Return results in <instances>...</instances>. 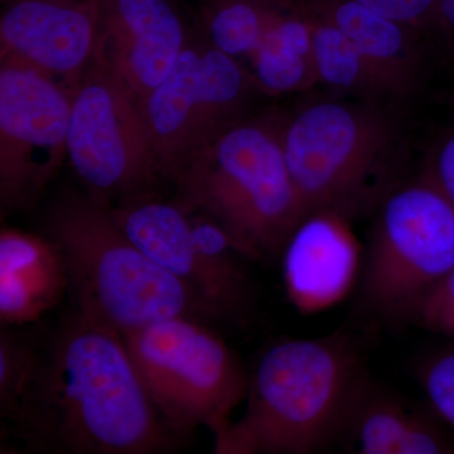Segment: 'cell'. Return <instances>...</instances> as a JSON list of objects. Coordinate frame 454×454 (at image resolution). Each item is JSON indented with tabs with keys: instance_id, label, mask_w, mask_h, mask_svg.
<instances>
[{
	"instance_id": "22",
	"label": "cell",
	"mask_w": 454,
	"mask_h": 454,
	"mask_svg": "<svg viewBox=\"0 0 454 454\" xmlns=\"http://www.w3.org/2000/svg\"><path fill=\"white\" fill-rule=\"evenodd\" d=\"M35 348L11 333L0 336V403L3 411L13 417L31 375Z\"/></svg>"
},
{
	"instance_id": "16",
	"label": "cell",
	"mask_w": 454,
	"mask_h": 454,
	"mask_svg": "<svg viewBox=\"0 0 454 454\" xmlns=\"http://www.w3.org/2000/svg\"><path fill=\"white\" fill-rule=\"evenodd\" d=\"M357 454H454V435L428 405H418L367 376L339 443Z\"/></svg>"
},
{
	"instance_id": "1",
	"label": "cell",
	"mask_w": 454,
	"mask_h": 454,
	"mask_svg": "<svg viewBox=\"0 0 454 454\" xmlns=\"http://www.w3.org/2000/svg\"><path fill=\"white\" fill-rule=\"evenodd\" d=\"M121 333L77 310L46 348L13 418L33 446L73 454H151L170 447Z\"/></svg>"
},
{
	"instance_id": "26",
	"label": "cell",
	"mask_w": 454,
	"mask_h": 454,
	"mask_svg": "<svg viewBox=\"0 0 454 454\" xmlns=\"http://www.w3.org/2000/svg\"><path fill=\"white\" fill-rule=\"evenodd\" d=\"M439 23L441 62L454 71V0H439Z\"/></svg>"
},
{
	"instance_id": "23",
	"label": "cell",
	"mask_w": 454,
	"mask_h": 454,
	"mask_svg": "<svg viewBox=\"0 0 454 454\" xmlns=\"http://www.w3.org/2000/svg\"><path fill=\"white\" fill-rule=\"evenodd\" d=\"M423 35L439 59V0H354Z\"/></svg>"
},
{
	"instance_id": "24",
	"label": "cell",
	"mask_w": 454,
	"mask_h": 454,
	"mask_svg": "<svg viewBox=\"0 0 454 454\" xmlns=\"http://www.w3.org/2000/svg\"><path fill=\"white\" fill-rule=\"evenodd\" d=\"M411 324L454 340V269L418 304Z\"/></svg>"
},
{
	"instance_id": "25",
	"label": "cell",
	"mask_w": 454,
	"mask_h": 454,
	"mask_svg": "<svg viewBox=\"0 0 454 454\" xmlns=\"http://www.w3.org/2000/svg\"><path fill=\"white\" fill-rule=\"evenodd\" d=\"M422 173L454 206V121L433 143Z\"/></svg>"
},
{
	"instance_id": "7",
	"label": "cell",
	"mask_w": 454,
	"mask_h": 454,
	"mask_svg": "<svg viewBox=\"0 0 454 454\" xmlns=\"http://www.w3.org/2000/svg\"><path fill=\"white\" fill-rule=\"evenodd\" d=\"M143 387L169 428L217 434L247 396L234 351L193 318H170L121 334Z\"/></svg>"
},
{
	"instance_id": "4",
	"label": "cell",
	"mask_w": 454,
	"mask_h": 454,
	"mask_svg": "<svg viewBox=\"0 0 454 454\" xmlns=\"http://www.w3.org/2000/svg\"><path fill=\"white\" fill-rule=\"evenodd\" d=\"M46 235L59 247L79 312L124 334L170 318H219L186 284L153 262L92 196L53 206Z\"/></svg>"
},
{
	"instance_id": "18",
	"label": "cell",
	"mask_w": 454,
	"mask_h": 454,
	"mask_svg": "<svg viewBox=\"0 0 454 454\" xmlns=\"http://www.w3.org/2000/svg\"><path fill=\"white\" fill-rule=\"evenodd\" d=\"M247 62L245 67L262 94L303 92L318 83L312 28L294 0Z\"/></svg>"
},
{
	"instance_id": "6",
	"label": "cell",
	"mask_w": 454,
	"mask_h": 454,
	"mask_svg": "<svg viewBox=\"0 0 454 454\" xmlns=\"http://www.w3.org/2000/svg\"><path fill=\"white\" fill-rule=\"evenodd\" d=\"M372 215L358 283L363 303L387 322L411 324L454 269V206L422 173L391 188Z\"/></svg>"
},
{
	"instance_id": "19",
	"label": "cell",
	"mask_w": 454,
	"mask_h": 454,
	"mask_svg": "<svg viewBox=\"0 0 454 454\" xmlns=\"http://www.w3.org/2000/svg\"><path fill=\"white\" fill-rule=\"evenodd\" d=\"M291 0H200L203 37L215 49L247 62Z\"/></svg>"
},
{
	"instance_id": "3",
	"label": "cell",
	"mask_w": 454,
	"mask_h": 454,
	"mask_svg": "<svg viewBox=\"0 0 454 454\" xmlns=\"http://www.w3.org/2000/svg\"><path fill=\"white\" fill-rule=\"evenodd\" d=\"M283 112L249 114L169 178L178 201L226 230L250 260L276 258L306 216L283 148Z\"/></svg>"
},
{
	"instance_id": "13",
	"label": "cell",
	"mask_w": 454,
	"mask_h": 454,
	"mask_svg": "<svg viewBox=\"0 0 454 454\" xmlns=\"http://www.w3.org/2000/svg\"><path fill=\"white\" fill-rule=\"evenodd\" d=\"M188 41L184 20L168 0H101L95 59L139 104L166 79Z\"/></svg>"
},
{
	"instance_id": "11",
	"label": "cell",
	"mask_w": 454,
	"mask_h": 454,
	"mask_svg": "<svg viewBox=\"0 0 454 454\" xmlns=\"http://www.w3.org/2000/svg\"><path fill=\"white\" fill-rule=\"evenodd\" d=\"M73 90L46 74L0 64V203L23 210L40 200L67 158Z\"/></svg>"
},
{
	"instance_id": "21",
	"label": "cell",
	"mask_w": 454,
	"mask_h": 454,
	"mask_svg": "<svg viewBox=\"0 0 454 454\" xmlns=\"http://www.w3.org/2000/svg\"><path fill=\"white\" fill-rule=\"evenodd\" d=\"M417 380L426 404L454 435V343L427 355L417 366Z\"/></svg>"
},
{
	"instance_id": "20",
	"label": "cell",
	"mask_w": 454,
	"mask_h": 454,
	"mask_svg": "<svg viewBox=\"0 0 454 454\" xmlns=\"http://www.w3.org/2000/svg\"><path fill=\"white\" fill-rule=\"evenodd\" d=\"M304 14L309 18L312 28L313 55L318 83L337 92L339 97L397 106L391 101L380 80L367 64L365 57L345 33L306 12Z\"/></svg>"
},
{
	"instance_id": "10",
	"label": "cell",
	"mask_w": 454,
	"mask_h": 454,
	"mask_svg": "<svg viewBox=\"0 0 454 454\" xmlns=\"http://www.w3.org/2000/svg\"><path fill=\"white\" fill-rule=\"evenodd\" d=\"M67 160L106 205L137 197L162 175L138 101L97 59L73 90Z\"/></svg>"
},
{
	"instance_id": "5",
	"label": "cell",
	"mask_w": 454,
	"mask_h": 454,
	"mask_svg": "<svg viewBox=\"0 0 454 454\" xmlns=\"http://www.w3.org/2000/svg\"><path fill=\"white\" fill-rule=\"evenodd\" d=\"M397 109L333 97L284 113V155L306 215L333 211L354 221L375 211L396 184Z\"/></svg>"
},
{
	"instance_id": "8",
	"label": "cell",
	"mask_w": 454,
	"mask_h": 454,
	"mask_svg": "<svg viewBox=\"0 0 454 454\" xmlns=\"http://www.w3.org/2000/svg\"><path fill=\"white\" fill-rule=\"evenodd\" d=\"M259 89L238 59L201 35L188 41L178 61L139 104L162 175L232 122L249 115Z\"/></svg>"
},
{
	"instance_id": "17",
	"label": "cell",
	"mask_w": 454,
	"mask_h": 454,
	"mask_svg": "<svg viewBox=\"0 0 454 454\" xmlns=\"http://www.w3.org/2000/svg\"><path fill=\"white\" fill-rule=\"evenodd\" d=\"M68 291L59 247L49 236L11 227L0 232V321L20 325L46 315Z\"/></svg>"
},
{
	"instance_id": "14",
	"label": "cell",
	"mask_w": 454,
	"mask_h": 454,
	"mask_svg": "<svg viewBox=\"0 0 454 454\" xmlns=\"http://www.w3.org/2000/svg\"><path fill=\"white\" fill-rule=\"evenodd\" d=\"M352 223L337 212H309L284 245V288L301 315L333 309L358 286L365 247Z\"/></svg>"
},
{
	"instance_id": "2",
	"label": "cell",
	"mask_w": 454,
	"mask_h": 454,
	"mask_svg": "<svg viewBox=\"0 0 454 454\" xmlns=\"http://www.w3.org/2000/svg\"><path fill=\"white\" fill-rule=\"evenodd\" d=\"M369 373L343 330L280 340L262 355L247 382V408L215 434L219 454H312L339 443Z\"/></svg>"
},
{
	"instance_id": "9",
	"label": "cell",
	"mask_w": 454,
	"mask_h": 454,
	"mask_svg": "<svg viewBox=\"0 0 454 454\" xmlns=\"http://www.w3.org/2000/svg\"><path fill=\"white\" fill-rule=\"evenodd\" d=\"M110 214L122 231L153 262L178 278L219 318L244 313L250 260L219 223L181 202L133 197Z\"/></svg>"
},
{
	"instance_id": "12",
	"label": "cell",
	"mask_w": 454,
	"mask_h": 454,
	"mask_svg": "<svg viewBox=\"0 0 454 454\" xmlns=\"http://www.w3.org/2000/svg\"><path fill=\"white\" fill-rule=\"evenodd\" d=\"M101 0H12L0 17V62L74 90L97 57Z\"/></svg>"
},
{
	"instance_id": "15",
	"label": "cell",
	"mask_w": 454,
	"mask_h": 454,
	"mask_svg": "<svg viewBox=\"0 0 454 454\" xmlns=\"http://www.w3.org/2000/svg\"><path fill=\"white\" fill-rule=\"evenodd\" d=\"M306 13L345 33L365 57L391 101L402 106L417 94L430 59L428 41L396 20L354 0H294Z\"/></svg>"
}]
</instances>
